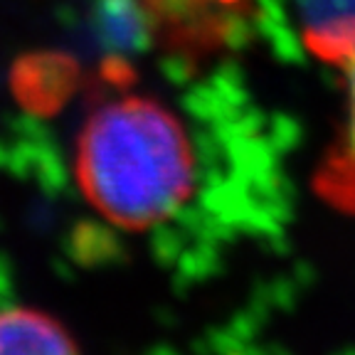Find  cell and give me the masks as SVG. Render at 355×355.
Instances as JSON below:
<instances>
[{"label": "cell", "mask_w": 355, "mask_h": 355, "mask_svg": "<svg viewBox=\"0 0 355 355\" xmlns=\"http://www.w3.org/2000/svg\"><path fill=\"white\" fill-rule=\"evenodd\" d=\"M74 141L79 193L106 222L144 232L173 220L200 185L195 133L166 99L133 92V72L104 74Z\"/></svg>", "instance_id": "cell-1"}, {"label": "cell", "mask_w": 355, "mask_h": 355, "mask_svg": "<svg viewBox=\"0 0 355 355\" xmlns=\"http://www.w3.org/2000/svg\"><path fill=\"white\" fill-rule=\"evenodd\" d=\"M150 28L180 52H207L227 40L247 0H133Z\"/></svg>", "instance_id": "cell-2"}, {"label": "cell", "mask_w": 355, "mask_h": 355, "mask_svg": "<svg viewBox=\"0 0 355 355\" xmlns=\"http://www.w3.org/2000/svg\"><path fill=\"white\" fill-rule=\"evenodd\" d=\"M299 33L316 60L343 67L355 57V0H294Z\"/></svg>", "instance_id": "cell-3"}, {"label": "cell", "mask_w": 355, "mask_h": 355, "mask_svg": "<svg viewBox=\"0 0 355 355\" xmlns=\"http://www.w3.org/2000/svg\"><path fill=\"white\" fill-rule=\"evenodd\" d=\"M348 84V104L338 139L326 150L313 175L316 195L333 210L355 217V57L340 67Z\"/></svg>", "instance_id": "cell-4"}, {"label": "cell", "mask_w": 355, "mask_h": 355, "mask_svg": "<svg viewBox=\"0 0 355 355\" xmlns=\"http://www.w3.org/2000/svg\"><path fill=\"white\" fill-rule=\"evenodd\" d=\"M0 355H79L72 333L30 306L0 309Z\"/></svg>", "instance_id": "cell-5"}]
</instances>
